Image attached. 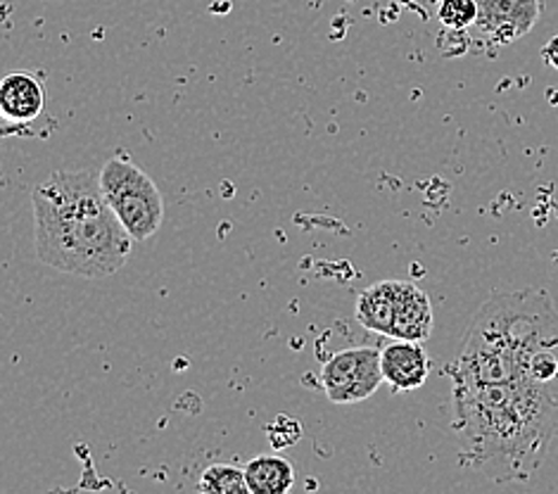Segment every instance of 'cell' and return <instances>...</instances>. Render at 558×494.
Masks as SVG:
<instances>
[{
  "label": "cell",
  "mask_w": 558,
  "mask_h": 494,
  "mask_svg": "<svg viewBox=\"0 0 558 494\" xmlns=\"http://www.w3.org/2000/svg\"><path fill=\"white\" fill-rule=\"evenodd\" d=\"M461 459L492 480L533 475L558 437V390L513 383H451Z\"/></svg>",
  "instance_id": "obj_1"
},
{
  "label": "cell",
  "mask_w": 558,
  "mask_h": 494,
  "mask_svg": "<svg viewBox=\"0 0 558 494\" xmlns=\"http://www.w3.org/2000/svg\"><path fill=\"white\" fill-rule=\"evenodd\" d=\"M36 255L52 269L105 278L136 243L100 189V171H52L32 191Z\"/></svg>",
  "instance_id": "obj_2"
},
{
  "label": "cell",
  "mask_w": 558,
  "mask_h": 494,
  "mask_svg": "<svg viewBox=\"0 0 558 494\" xmlns=\"http://www.w3.org/2000/svg\"><path fill=\"white\" fill-rule=\"evenodd\" d=\"M100 189L108 197L129 236L143 243L153 238L165 221V200L157 183L126 157H112L100 169Z\"/></svg>",
  "instance_id": "obj_3"
},
{
  "label": "cell",
  "mask_w": 558,
  "mask_h": 494,
  "mask_svg": "<svg viewBox=\"0 0 558 494\" xmlns=\"http://www.w3.org/2000/svg\"><path fill=\"white\" fill-rule=\"evenodd\" d=\"M383 378L380 350L376 347H350L328 357L322 366L324 393L333 405H356L374 395Z\"/></svg>",
  "instance_id": "obj_4"
},
{
  "label": "cell",
  "mask_w": 558,
  "mask_h": 494,
  "mask_svg": "<svg viewBox=\"0 0 558 494\" xmlns=\"http://www.w3.org/2000/svg\"><path fill=\"white\" fill-rule=\"evenodd\" d=\"M539 12V0H477L475 26L489 41L509 46L533 32Z\"/></svg>",
  "instance_id": "obj_5"
},
{
  "label": "cell",
  "mask_w": 558,
  "mask_h": 494,
  "mask_svg": "<svg viewBox=\"0 0 558 494\" xmlns=\"http://www.w3.org/2000/svg\"><path fill=\"white\" fill-rule=\"evenodd\" d=\"M383 378L395 393L418 390L430 376V357L416 340H400L385 345L380 350Z\"/></svg>",
  "instance_id": "obj_6"
},
{
  "label": "cell",
  "mask_w": 558,
  "mask_h": 494,
  "mask_svg": "<svg viewBox=\"0 0 558 494\" xmlns=\"http://www.w3.org/2000/svg\"><path fill=\"white\" fill-rule=\"evenodd\" d=\"M44 105V86L29 72H12L0 84V110L10 122H34Z\"/></svg>",
  "instance_id": "obj_7"
},
{
  "label": "cell",
  "mask_w": 558,
  "mask_h": 494,
  "mask_svg": "<svg viewBox=\"0 0 558 494\" xmlns=\"http://www.w3.org/2000/svg\"><path fill=\"white\" fill-rule=\"evenodd\" d=\"M400 292L402 280H380V284L368 286L356 300V322L368 330L390 338Z\"/></svg>",
  "instance_id": "obj_8"
},
{
  "label": "cell",
  "mask_w": 558,
  "mask_h": 494,
  "mask_svg": "<svg viewBox=\"0 0 558 494\" xmlns=\"http://www.w3.org/2000/svg\"><path fill=\"white\" fill-rule=\"evenodd\" d=\"M433 330V304L425 292L402 280V292H400V304H397L395 314V326H392V340H416L423 342L430 336Z\"/></svg>",
  "instance_id": "obj_9"
},
{
  "label": "cell",
  "mask_w": 558,
  "mask_h": 494,
  "mask_svg": "<svg viewBox=\"0 0 558 494\" xmlns=\"http://www.w3.org/2000/svg\"><path fill=\"white\" fill-rule=\"evenodd\" d=\"M245 480L252 494H286L295 485V469L278 454H259L247 461Z\"/></svg>",
  "instance_id": "obj_10"
},
{
  "label": "cell",
  "mask_w": 558,
  "mask_h": 494,
  "mask_svg": "<svg viewBox=\"0 0 558 494\" xmlns=\"http://www.w3.org/2000/svg\"><path fill=\"white\" fill-rule=\"evenodd\" d=\"M201 487L209 494H238V492H250L245 469H235L231 463H217L209 466L201 475Z\"/></svg>",
  "instance_id": "obj_11"
},
{
  "label": "cell",
  "mask_w": 558,
  "mask_h": 494,
  "mask_svg": "<svg viewBox=\"0 0 558 494\" xmlns=\"http://www.w3.org/2000/svg\"><path fill=\"white\" fill-rule=\"evenodd\" d=\"M437 20L447 32H466L477 22V0H442Z\"/></svg>",
  "instance_id": "obj_12"
},
{
  "label": "cell",
  "mask_w": 558,
  "mask_h": 494,
  "mask_svg": "<svg viewBox=\"0 0 558 494\" xmlns=\"http://www.w3.org/2000/svg\"><path fill=\"white\" fill-rule=\"evenodd\" d=\"M542 58L549 67H554V70H558V36H554L551 41L542 48Z\"/></svg>",
  "instance_id": "obj_13"
}]
</instances>
